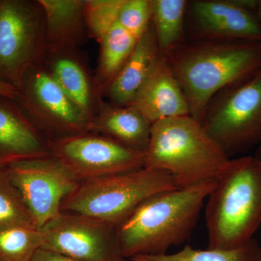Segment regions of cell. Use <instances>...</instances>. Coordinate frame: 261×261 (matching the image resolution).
<instances>
[{
    "label": "cell",
    "instance_id": "obj_24",
    "mask_svg": "<svg viewBox=\"0 0 261 261\" xmlns=\"http://www.w3.org/2000/svg\"><path fill=\"white\" fill-rule=\"evenodd\" d=\"M125 0H85L84 18L89 38L99 43L118 21Z\"/></svg>",
    "mask_w": 261,
    "mask_h": 261
},
{
    "label": "cell",
    "instance_id": "obj_16",
    "mask_svg": "<svg viewBox=\"0 0 261 261\" xmlns=\"http://www.w3.org/2000/svg\"><path fill=\"white\" fill-rule=\"evenodd\" d=\"M161 56L150 23L137 41L126 64L102 92V99L114 106H129L152 73Z\"/></svg>",
    "mask_w": 261,
    "mask_h": 261
},
{
    "label": "cell",
    "instance_id": "obj_15",
    "mask_svg": "<svg viewBox=\"0 0 261 261\" xmlns=\"http://www.w3.org/2000/svg\"><path fill=\"white\" fill-rule=\"evenodd\" d=\"M49 154V140L13 99L0 97V164Z\"/></svg>",
    "mask_w": 261,
    "mask_h": 261
},
{
    "label": "cell",
    "instance_id": "obj_13",
    "mask_svg": "<svg viewBox=\"0 0 261 261\" xmlns=\"http://www.w3.org/2000/svg\"><path fill=\"white\" fill-rule=\"evenodd\" d=\"M41 63L73 104L92 121L103 99L97 93L94 75L80 49L44 51Z\"/></svg>",
    "mask_w": 261,
    "mask_h": 261
},
{
    "label": "cell",
    "instance_id": "obj_21",
    "mask_svg": "<svg viewBox=\"0 0 261 261\" xmlns=\"http://www.w3.org/2000/svg\"><path fill=\"white\" fill-rule=\"evenodd\" d=\"M135 261H261V246L256 239L232 249L199 250L187 245L176 253L138 255Z\"/></svg>",
    "mask_w": 261,
    "mask_h": 261
},
{
    "label": "cell",
    "instance_id": "obj_4",
    "mask_svg": "<svg viewBox=\"0 0 261 261\" xmlns=\"http://www.w3.org/2000/svg\"><path fill=\"white\" fill-rule=\"evenodd\" d=\"M145 153V167L168 173L178 189L217 179L231 159L191 116L153 123Z\"/></svg>",
    "mask_w": 261,
    "mask_h": 261
},
{
    "label": "cell",
    "instance_id": "obj_17",
    "mask_svg": "<svg viewBox=\"0 0 261 261\" xmlns=\"http://www.w3.org/2000/svg\"><path fill=\"white\" fill-rule=\"evenodd\" d=\"M85 0H38L44 13V51L80 49L88 35Z\"/></svg>",
    "mask_w": 261,
    "mask_h": 261
},
{
    "label": "cell",
    "instance_id": "obj_7",
    "mask_svg": "<svg viewBox=\"0 0 261 261\" xmlns=\"http://www.w3.org/2000/svg\"><path fill=\"white\" fill-rule=\"evenodd\" d=\"M13 101L49 141L90 132V120L62 90L42 63L25 72Z\"/></svg>",
    "mask_w": 261,
    "mask_h": 261
},
{
    "label": "cell",
    "instance_id": "obj_30",
    "mask_svg": "<svg viewBox=\"0 0 261 261\" xmlns=\"http://www.w3.org/2000/svg\"><path fill=\"white\" fill-rule=\"evenodd\" d=\"M117 261H135V260H132V259H130V258H126V257H121V258L118 259V260Z\"/></svg>",
    "mask_w": 261,
    "mask_h": 261
},
{
    "label": "cell",
    "instance_id": "obj_25",
    "mask_svg": "<svg viewBox=\"0 0 261 261\" xmlns=\"http://www.w3.org/2000/svg\"><path fill=\"white\" fill-rule=\"evenodd\" d=\"M117 23L138 40L151 23V0H125Z\"/></svg>",
    "mask_w": 261,
    "mask_h": 261
},
{
    "label": "cell",
    "instance_id": "obj_20",
    "mask_svg": "<svg viewBox=\"0 0 261 261\" xmlns=\"http://www.w3.org/2000/svg\"><path fill=\"white\" fill-rule=\"evenodd\" d=\"M188 1L151 0V23L161 55L168 57L184 45Z\"/></svg>",
    "mask_w": 261,
    "mask_h": 261
},
{
    "label": "cell",
    "instance_id": "obj_5",
    "mask_svg": "<svg viewBox=\"0 0 261 261\" xmlns=\"http://www.w3.org/2000/svg\"><path fill=\"white\" fill-rule=\"evenodd\" d=\"M176 189L168 173L144 167L80 182L65 197L61 211L85 215L116 226L146 199Z\"/></svg>",
    "mask_w": 261,
    "mask_h": 261
},
{
    "label": "cell",
    "instance_id": "obj_12",
    "mask_svg": "<svg viewBox=\"0 0 261 261\" xmlns=\"http://www.w3.org/2000/svg\"><path fill=\"white\" fill-rule=\"evenodd\" d=\"M187 13L198 40L261 42L256 13L240 0H194Z\"/></svg>",
    "mask_w": 261,
    "mask_h": 261
},
{
    "label": "cell",
    "instance_id": "obj_14",
    "mask_svg": "<svg viewBox=\"0 0 261 261\" xmlns=\"http://www.w3.org/2000/svg\"><path fill=\"white\" fill-rule=\"evenodd\" d=\"M129 106L140 111L152 124L167 118L190 116L186 95L166 56L160 57Z\"/></svg>",
    "mask_w": 261,
    "mask_h": 261
},
{
    "label": "cell",
    "instance_id": "obj_1",
    "mask_svg": "<svg viewBox=\"0 0 261 261\" xmlns=\"http://www.w3.org/2000/svg\"><path fill=\"white\" fill-rule=\"evenodd\" d=\"M216 181L159 192L141 202L116 226L122 257L163 255L186 241Z\"/></svg>",
    "mask_w": 261,
    "mask_h": 261
},
{
    "label": "cell",
    "instance_id": "obj_18",
    "mask_svg": "<svg viewBox=\"0 0 261 261\" xmlns=\"http://www.w3.org/2000/svg\"><path fill=\"white\" fill-rule=\"evenodd\" d=\"M152 123L132 106H117L102 99L91 121L90 132L146 152Z\"/></svg>",
    "mask_w": 261,
    "mask_h": 261
},
{
    "label": "cell",
    "instance_id": "obj_11",
    "mask_svg": "<svg viewBox=\"0 0 261 261\" xmlns=\"http://www.w3.org/2000/svg\"><path fill=\"white\" fill-rule=\"evenodd\" d=\"M43 248L77 261H117L122 257L115 225L61 212L39 228Z\"/></svg>",
    "mask_w": 261,
    "mask_h": 261
},
{
    "label": "cell",
    "instance_id": "obj_22",
    "mask_svg": "<svg viewBox=\"0 0 261 261\" xmlns=\"http://www.w3.org/2000/svg\"><path fill=\"white\" fill-rule=\"evenodd\" d=\"M42 245V234L38 228H0V261H30Z\"/></svg>",
    "mask_w": 261,
    "mask_h": 261
},
{
    "label": "cell",
    "instance_id": "obj_19",
    "mask_svg": "<svg viewBox=\"0 0 261 261\" xmlns=\"http://www.w3.org/2000/svg\"><path fill=\"white\" fill-rule=\"evenodd\" d=\"M137 41L116 23L99 43L100 51L94 80L97 93L101 97L105 89L126 64Z\"/></svg>",
    "mask_w": 261,
    "mask_h": 261
},
{
    "label": "cell",
    "instance_id": "obj_9",
    "mask_svg": "<svg viewBox=\"0 0 261 261\" xmlns=\"http://www.w3.org/2000/svg\"><path fill=\"white\" fill-rule=\"evenodd\" d=\"M39 229L61 214L63 200L80 181L53 154L1 164Z\"/></svg>",
    "mask_w": 261,
    "mask_h": 261
},
{
    "label": "cell",
    "instance_id": "obj_10",
    "mask_svg": "<svg viewBox=\"0 0 261 261\" xmlns=\"http://www.w3.org/2000/svg\"><path fill=\"white\" fill-rule=\"evenodd\" d=\"M51 154L80 182L145 167L146 153L93 132L49 141Z\"/></svg>",
    "mask_w": 261,
    "mask_h": 261
},
{
    "label": "cell",
    "instance_id": "obj_26",
    "mask_svg": "<svg viewBox=\"0 0 261 261\" xmlns=\"http://www.w3.org/2000/svg\"><path fill=\"white\" fill-rule=\"evenodd\" d=\"M30 261H77L74 259L59 253L53 251V250H47V249L40 248L38 249L37 252L34 254L32 260Z\"/></svg>",
    "mask_w": 261,
    "mask_h": 261
},
{
    "label": "cell",
    "instance_id": "obj_29",
    "mask_svg": "<svg viewBox=\"0 0 261 261\" xmlns=\"http://www.w3.org/2000/svg\"><path fill=\"white\" fill-rule=\"evenodd\" d=\"M255 157L257 158L259 161H261V145L257 147L256 152H255Z\"/></svg>",
    "mask_w": 261,
    "mask_h": 261
},
{
    "label": "cell",
    "instance_id": "obj_28",
    "mask_svg": "<svg viewBox=\"0 0 261 261\" xmlns=\"http://www.w3.org/2000/svg\"><path fill=\"white\" fill-rule=\"evenodd\" d=\"M255 13H256L257 18H258L259 21H260L261 24V0H257V5Z\"/></svg>",
    "mask_w": 261,
    "mask_h": 261
},
{
    "label": "cell",
    "instance_id": "obj_23",
    "mask_svg": "<svg viewBox=\"0 0 261 261\" xmlns=\"http://www.w3.org/2000/svg\"><path fill=\"white\" fill-rule=\"evenodd\" d=\"M14 226L37 228L21 196L0 164V228Z\"/></svg>",
    "mask_w": 261,
    "mask_h": 261
},
{
    "label": "cell",
    "instance_id": "obj_3",
    "mask_svg": "<svg viewBox=\"0 0 261 261\" xmlns=\"http://www.w3.org/2000/svg\"><path fill=\"white\" fill-rule=\"evenodd\" d=\"M207 200L208 248L248 243L261 225V161L255 155L230 159Z\"/></svg>",
    "mask_w": 261,
    "mask_h": 261
},
{
    "label": "cell",
    "instance_id": "obj_27",
    "mask_svg": "<svg viewBox=\"0 0 261 261\" xmlns=\"http://www.w3.org/2000/svg\"><path fill=\"white\" fill-rule=\"evenodd\" d=\"M16 94V88H15L11 84L0 80V97L7 98V99L14 100Z\"/></svg>",
    "mask_w": 261,
    "mask_h": 261
},
{
    "label": "cell",
    "instance_id": "obj_2",
    "mask_svg": "<svg viewBox=\"0 0 261 261\" xmlns=\"http://www.w3.org/2000/svg\"><path fill=\"white\" fill-rule=\"evenodd\" d=\"M166 58L186 95L190 116L202 123L216 94L261 69V44L198 40Z\"/></svg>",
    "mask_w": 261,
    "mask_h": 261
},
{
    "label": "cell",
    "instance_id": "obj_8",
    "mask_svg": "<svg viewBox=\"0 0 261 261\" xmlns=\"http://www.w3.org/2000/svg\"><path fill=\"white\" fill-rule=\"evenodd\" d=\"M44 18L38 0H0V80L18 89L44 53Z\"/></svg>",
    "mask_w": 261,
    "mask_h": 261
},
{
    "label": "cell",
    "instance_id": "obj_6",
    "mask_svg": "<svg viewBox=\"0 0 261 261\" xmlns=\"http://www.w3.org/2000/svg\"><path fill=\"white\" fill-rule=\"evenodd\" d=\"M202 124L229 159L260 146L261 69L216 94Z\"/></svg>",
    "mask_w": 261,
    "mask_h": 261
}]
</instances>
